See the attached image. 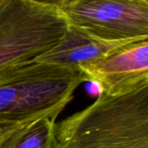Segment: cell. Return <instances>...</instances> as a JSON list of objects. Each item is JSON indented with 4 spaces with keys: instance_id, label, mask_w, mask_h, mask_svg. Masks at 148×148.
Wrapping results in <instances>:
<instances>
[{
    "instance_id": "6da1fadb",
    "label": "cell",
    "mask_w": 148,
    "mask_h": 148,
    "mask_svg": "<svg viewBox=\"0 0 148 148\" xmlns=\"http://www.w3.org/2000/svg\"><path fill=\"white\" fill-rule=\"evenodd\" d=\"M52 148H148V83L56 122Z\"/></svg>"
},
{
    "instance_id": "7a4b0ae2",
    "label": "cell",
    "mask_w": 148,
    "mask_h": 148,
    "mask_svg": "<svg viewBox=\"0 0 148 148\" xmlns=\"http://www.w3.org/2000/svg\"><path fill=\"white\" fill-rule=\"evenodd\" d=\"M86 82L80 70L34 60L0 72V123L56 121Z\"/></svg>"
},
{
    "instance_id": "3957f363",
    "label": "cell",
    "mask_w": 148,
    "mask_h": 148,
    "mask_svg": "<svg viewBox=\"0 0 148 148\" xmlns=\"http://www.w3.org/2000/svg\"><path fill=\"white\" fill-rule=\"evenodd\" d=\"M68 24L56 6L36 0H0V72L51 49Z\"/></svg>"
},
{
    "instance_id": "277c9868",
    "label": "cell",
    "mask_w": 148,
    "mask_h": 148,
    "mask_svg": "<svg viewBox=\"0 0 148 148\" xmlns=\"http://www.w3.org/2000/svg\"><path fill=\"white\" fill-rule=\"evenodd\" d=\"M69 23L107 40L148 38V0H68Z\"/></svg>"
},
{
    "instance_id": "5b68a950",
    "label": "cell",
    "mask_w": 148,
    "mask_h": 148,
    "mask_svg": "<svg viewBox=\"0 0 148 148\" xmlns=\"http://www.w3.org/2000/svg\"><path fill=\"white\" fill-rule=\"evenodd\" d=\"M79 70L86 82L98 84L103 94L114 95L135 89L148 83V39L128 42Z\"/></svg>"
},
{
    "instance_id": "8992f818",
    "label": "cell",
    "mask_w": 148,
    "mask_h": 148,
    "mask_svg": "<svg viewBox=\"0 0 148 148\" xmlns=\"http://www.w3.org/2000/svg\"><path fill=\"white\" fill-rule=\"evenodd\" d=\"M140 39L143 38L107 40L69 23L60 41L33 60L79 70L81 66L96 61L114 49Z\"/></svg>"
},
{
    "instance_id": "52a82bcc",
    "label": "cell",
    "mask_w": 148,
    "mask_h": 148,
    "mask_svg": "<svg viewBox=\"0 0 148 148\" xmlns=\"http://www.w3.org/2000/svg\"><path fill=\"white\" fill-rule=\"evenodd\" d=\"M55 123L42 118L19 125L0 140V148H52Z\"/></svg>"
},
{
    "instance_id": "ba28073f",
    "label": "cell",
    "mask_w": 148,
    "mask_h": 148,
    "mask_svg": "<svg viewBox=\"0 0 148 148\" xmlns=\"http://www.w3.org/2000/svg\"><path fill=\"white\" fill-rule=\"evenodd\" d=\"M22 125V124H17V125H11V124H3L0 123V140L10 130L14 129L17 126Z\"/></svg>"
},
{
    "instance_id": "9c48e42d",
    "label": "cell",
    "mask_w": 148,
    "mask_h": 148,
    "mask_svg": "<svg viewBox=\"0 0 148 148\" xmlns=\"http://www.w3.org/2000/svg\"><path fill=\"white\" fill-rule=\"evenodd\" d=\"M37 2L42 3H46V4H50V5H54V6H59L60 4L65 3L68 0H36Z\"/></svg>"
}]
</instances>
